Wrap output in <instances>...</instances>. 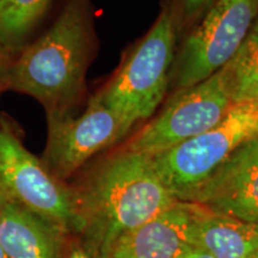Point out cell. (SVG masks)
<instances>
[{"label":"cell","mask_w":258,"mask_h":258,"mask_svg":"<svg viewBox=\"0 0 258 258\" xmlns=\"http://www.w3.org/2000/svg\"><path fill=\"white\" fill-rule=\"evenodd\" d=\"M232 103H258V16L234 56L219 71Z\"/></svg>","instance_id":"13"},{"label":"cell","mask_w":258,"mask_h":258,"mask_svg":"<svg viewBox=\"0 0 258 258\" xmlns=\"http://www.w3.org/2000/svg\"><path fill=\"white\" fill-rule=\"evenodd\" d=\"M215 2L217 0H178L180 15L185 21L198 19L200 16H205Z\"/></svg>","instance_id":"15"},{"label":"cell","mask_w":258,"mask_h":258,"mask_svg":"<svg viewBox=\"0 0 258 258\" xmlns=\"http://www.w3.org/2000/svg\"><path fill=\"white\" fill-rule=\"evenodd\" d=\"M6 203V199L5 196L3 195V192L0 191V218H2V214H3V211H4V206Z\"/></svg>","instance_id":"19"},{"label":"cell","mask_w":258,"mask_h":258,"mask_svg":"<svg viewBox=\"0 0 258 258\" xmlns=\"http://www.w3.org/2000/svg\"><path fill=\"white\" fill-rule=\"evenodd\" d=\"M70 235L8 201L0 218V246L9 258H63Z\"/></svg>","instance_id":"11"},{"label":"cell","mask_w":258,"mask_h":258,"mask_svg":"<svg viewBox=\"0 0 258 258\" xmlns=\"http://www.w3.org/2000/svg\"><path fill=\"white\" fill-rule=\"evenodd\" d=\"M257 137H258V134H257Z\"/></svg>","instance_id":"23"},{"label":"cell","mask_w":258,"mask_h":258,"mask_svg":"<svg viewBox=\"0 0 258 258\" xmlns=\"http://www.w3.org/2000/svg\"><path fill=\"white\" fill-rule=\"evenodd\" d=\"M0 258H9L8 256H6V253L4 252V250L2 249V246H0Z\"/></svg>","instance_id":"21"},{"label":"cell","mask_w":258,"mask_h":258,"mask_svg":"<svg viewBox=\"0 0 258 258\" xmlns=\"http://www.w3.org/2000/svg\"><path fill=\"white\" fill-rule=\"evenodd\" d=\"M0 191L70 237H79L82 220L72 188L29 152L8 124L0 127Z\"/></svg>","instance_id":"5"},{"label":"cell","mask_w":258,"mask_h":258,"mask_svg":"<svg viewBox=\"0 0 258 258\" xmlns=\"http://www.w3.org/2000/svg\"><path fill=\"white\" fill-rule=\"evenodd\" d=\"M244 258H258V250L253 251V252H251L250 254H247V256L244 257Z\"/></svg>","instance_id":"20"},{"label":"cell","mask_w":258,"mask_h":258,"mask_svg":"<svg viewBox=\"0 0 258 258\" xmlns=\"http://www.w3.org/2000/svg\"><path fill=\"white\" fill-rule=\"evenodd\" d=\"M92 49L89 0H69L53 25L11 64L6 85L34 97L49 112L80 98Z\"/></svg>","instance_id":"2"},{"label":"cell","mask_w":258,"mask_h":258,"mask_svg":"<svg viewBox=\"0 0 258 258\" xmlns=\"http://www.w3.org/2000/svg\"><path fill=\"white\" fill-rule=\"evenodd\" d=\"M10 66H8L6 61L3 55V50H0V89L6 85L8 82V73H9Z\"/></svg>","instance_id":"18"},{"label":"cell","mask_w":258,"mask_h":258,"mask_svg":"<svg viewBox=\"0 0 258 258\" xmlns=\"http://www.w3.org/2000/svg\"><path fill=\"white\" fill-rule=\"evenodd\" d=\"M257 16L258 0H217L183 44L176 88H191L219 72L239 49Z\"/></svg>","instance_id":"6"},{"label":"cell","mask_w":258,"mask_h":258,"mask_svg":"<svg viewBox=\"0 0 258 258\" xmlns=\"http://www.w3.org/2000/svg\"><path fill=\"white\" fill-rule=\"evenodd\" d=\"M257 105H258V103H257Z\"/></svg>","instance_id":"22"},{"label":"cell","mask_w":258,"mask_h":258,"mask_svg":"<svg viewBox=\"0 0 258 258\" xmlns=\"http://www.w3.org/2000/svg\"><path fill=\"white\" fill-rule=\"evenodd\" d=\"M220 73L179 90L163 111L129 141L125 150L152 157L215 127L233 108Z\"/></svg>","instance_id":"7"},{"label":"cell","mask_w":258,"mask_h":258,"mask_svg":"<svg viewBox=\"0 0 258 258\" xmlns=\"http://www.w3.org/2000/svg\"><path fill=\"white\" fill-rule=\"evenodd\" d=\"M179 258H214V257H212L211 254L205 252V251L190 246L189 249L185 251V252H183L182 254H180Z\"/></svg>","instance_id":"17"},{"label":"cell","mask_w":258,"mask_h":258,"mask_svg":"<svg viewBox=\"0 0 258 258\" xmlns=\"http://www.w3.org/2000/svg\"><path fill=\"white\" fill-rule=\"evenodd\" d=\"M51 0H0V50L21 49Z\"/></svg>","instance_id":"14"},{"label":"cell","mask_w":258,"mask_h":258,"mask_svg":"<svg viewBox=\"0 0 258 258\" xmlns=\"http://www.w3.org/2000/svg\"><path fill=\"white\" fill-rule=\"evenodd\" d=\"M188 241L214 258H244L258 250V225L214 214L195 205Z\"/></svg>","instance_id":"12"},{"label":"cell","mask_w":258,"mask_h":258,"mask_svg":"<svg viewBox=\"0 0 258 258\" xmlns=\"http://www.w3.org/2000/svg\"><path fill=\"white\" fill-rule=\"evenodd\" d=\"M195 205L177 201L172 207L122 237L109 258H179L189 249L188 228Z\"/></svg>","instance_id":"10"},{"label":"cell","mask_w":258,"mask_h":258,"mask_svg":"<svg viewBox=\"0 0 258 258\" xmlns=\"http://www.w3.org/2000/svg\"><path fill=\"white\" fill-rule=\"evenodd\" d=\"M258 134V105L237 104L220 123L151 157L154 171L177 201L189 202L228 157Z\"/></svg>","instance_id":"4"},{"label":"cell","mask_w":258,"mask_h":258,"mask_svg":"<svg viewBox=\"0 0 258 258\" xmlns=\"http://www.w3.org/2000/svg\"><path fill=\"white\" fill-rule=\"evenodd\" d=\"M188 203L258 225V137L240 145Z\"/></svg>","instance_id":"9"},{"label":"cell","mask_w":258,"mask_h":258,"mask_svg":"<svg viewBox=\"0 0 258 258\" xmlns=\"http://www.w3.org/2000/svg\"><path fill=\"white\" fill-rule=\"evenodd\" d=\"M48 139L43 164L56 178L72 176L84 164L127 135L115 112L103 104L98 96L77 117L67 112H49Z\"/></svg>","instance_id":"8"},{"label":"cell","mask_w":258,"mask_h":258,"mask_svg":"<svg viewBox=\"0 0 258 258\" xmlns=\"http://www.w3.org/2000/svg\"><path fill=\"white\" fill-rule=\"evenodd\" d=\"M63 258H92L89 251L85 249V246L82 244L80 240H72L69 243L66 252Z\"/></svg>","instance_id":"16"},{"label":"cell","mask_w":258,"mask_h":258,"mask_svg":"<svg viewBox=\"0 0 258 258\" xmlns=\"http://www.w3.org/2000/svg\"><path fill=\"white\" fill-rule=\"evenodd\" d=\"M175 25L170 10H161L146 36L133 48L114 78L97 93L120 117L127 133L153 115L165 96L173 60Z\"/></svg>","instance_id":"3"},{"label":"cell","mask_w":258,"mask_h":258,"mask_svg":"<svg viewBox=\"0 0 258 258\" xmlns=\"http://www.w3.org/2000/svg\"><path fill=\"white\" fill-rule=\"evenodd\" d=\"M82 220L79 240L92 258H109L117 241L177 202L147 154L124 150L72 188Z\"/></svg>","instance_id":"1"}]
</instances>
